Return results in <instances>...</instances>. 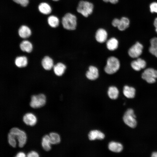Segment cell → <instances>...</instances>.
Returning <instances> with one entry per match:
<instances>
[{"label":"cell","instance_id":"4","mask_svg":"<svg viewBox=\"0 0 157 157\" xmlns=\"http://www.w3.org/2000/svg\"><path fill=\"white\" fill-rule=\"evenodd\" d=\"M136 116L134 111L131 108L128 109L125 112L123 117L125 123L131 128H135L137 124Z\"/></svg>","mask_w":157,"mask_h":157},{"label":"cell","instance_id":"27","mask_svg":"<svg viewBox=\"0 0 157 157\" xmlns=\"http://www.w3.org/2000/svg\"><path fill=\"white\" fill-rule=\"evenodd\" d=\"M47 22L49 25L53 28H56L58 26L59 21L58 18L54 15H51L47 19Z\"/></svg>","mask_w":157,"mask_h":157},{"label":"cell","instance_id":"16","mask_svg":"<svg viewBox=\"0 0 157 157\" xmlns=\"http://www.w3.org/2000/svg\"><path fill=\"white\" fill-rule=\"evenodd\" d=\"M66 69V66L61 63H58L53 67L54 73L58 76H62L64 73Z\"/></svg>","mask_w":157,"mask_h":157},{"label":"cell","instance_id":"20","mask_svg":"<svg viewBox=\"0 0 157 157\" xmlns=\"http://www.w3.org/2000/svg\"><path fill=\"white\" fill-rule=\"evenodd\" d=\"M39 11L44 15H48L51 11V8L50 6L45 2H42L38 6Z\"/></svg>","mask_w":157,"mask_h":157},{"label":"cell","instance_id":"23","mask_svg":"<svg viewBox=\"0 0 157 157\" xmlns=\"http://www.w3.org/2000/svg\"><path fill=\"white\" fill-rule=\"evenodd\" d=\"M50 139L49 136L47 135H44L42 139V145L43 149L46 151L51 149Z\"/></svg>","mask_w":157,"mask_h":157},{"label":"cell","instance_id":"40","mask_svg":"<svg viewBox=\"0 0 157 157\" xmlns=\"http://www.w3.org/2000/svg\"><path fill=\"white\" fill-rule=\"evenodd\" d=\"M155 30H156V32L157 33V27L156 28V29H155Z\"/></svg>","mask_w":157,"mask_h":157},{"label":"cell","instance_id":"17","mask_svg":"<svg viewBox=\"0 0 157 157\" xmlns=\"http://www.w3.org/2000/svg\"><path fill=\"white\" fill-rule=\"evenodd\" d=\"M108 148L111 151L115 152H120L123 149V146L121 143L115 142H111L108 145Z\"/></svg>","mask_w":157,"mask_h":157},{"label":"cell","instance_id":"10","mask_svg":"<svg viewBox=\"0 0 157 157\" xmlns=\"http://www.w3.org/2000/svg\"><path fill=\"white\" fill-rule=\"evenodd\" d=\"M99 75L98 69L93 66H90L89 67L88 70L86 74L87 78L91 80H94L97 79Z\"/></svg>","mask_w":157,"mask_h":157},{"label":"cell","instance_id":"12","mask_svg":"<svg viewBox=\"0 0 157 157\" xmlns=\"http://www.w3.org/2000/svg\"><path fill=\"white\" fill-rule=\"evenodd\" d=\"M23 121L26 125L33 126L36 123L37 119L33 114L31 113H27L23 116Z\"/></svg>","mask_w":157,"mask_h":157},{"label":"cell","instance_id":"3","mask_svg":"<svg viewBox=\"0 0 157 157\" xmlns=\"http://www.w3.org/2000/svg\"><path fill=\"white\" fill-rule=\"evenodd\" d=\"M119 67L120 63L118 59L115 57L111 56L107 59L104 71L107 74H111L117 72Z\"/></svg>","mask_w":157,"mask_h":157},{"label":"cell","instance_id":"36","mask_svg":"<svg viewBox=\"0 0 157 157\" xmlns=\"http://www.w3.org/2000/svg\"><path fill=\"white\" fill-rule=\"evenodd\" d=\"M154 24L155 28L157 27V17L155 19Z\"/></svg>","mask_w":157,"mask_h":157},{"label":"cell","instance_id":"14","mask_svg":"<svg viewBox=\"0 0 157 157\" xmlns=\"http://www.w3.org/2000/svg\"><path fill=\"white\" fill-rule=\"evenodd\" d=\"M42 65L44 69L46 70H49L53 67V62L51 58L49 56H46L44 57L42 59Z\"/></svg>","mask_w":157,"mask_h":157},{"label":"cell","instance_id":"9","mask_svg":"<svg viewBox=\"0 0 157 157\" xmlns=\"http://www.w3.org/2000/svg\"><path fill=\"white\" fill-rule=\"evenodd\" d=\"M108 33L106 31L102 28L98 29L95 34V39L99 42L102 43L106 41L107 38Z\"/></svg>","mask_w":157,"mask_h":157},{"label":"cell","instance_id":"38","mask_svg":"<svg viewBox=\"0 0 157 157\" xmlns=\"http://www.w3.org/2000/svg\"><path fill=\"white\" fill-rule=\"evenodd\" d=\"M13 1L16 3L19 4L22 0H13Z\"/></svg>","mask_w":157,"mask_h":157},{"label":"cell","instance_id":"32","mask_svg":"<svg viewBox=\"0 0 157 157\" xmlns=\"http://www.w3.org/2000/svg\"><path fill=\"white\" fill-rule=\"evenodd\" d=\"M120 21V19L117 18L114 19L112 22V25L115 27H117L119 24Z\"/></svg>","mask_w":157,"mask_h":157},{"label":"cell","instance_id":"35","mask_svg":"<svg viewBox=\"0 0 157 157\" xmlns=\"http://www.w3.org/2000/svg\"><path fill=\"white\" fill-rule=\"evenodd\" d=\"M118 1V0H109V2L112 4L116 3Z\"/></svg>","mask_w":157,"mask_h":157},{"label":"cell","instance_id":"8","mask_svg":"<svg viewBox=\"0 0 157 157\" xmlns=\"http://www.w3.org/2000/svg\"><path fill=\"white\" fill-rule=\"evenodd\" d=\"M143 49L142 44L137 42L129 49L128 54L132 58H138L141 54Z\"/></svg>","mask_w":157,"mask_h":157},{"label":"cell","instance_id":"22","mask_svg":"<svg viewBox=\"0 0 157 157\" xmlns=\"http://www.w3.org/2000/svg\"><path fill=\"white\" fill-rule=\"evenodd\" d=\"M118 41L114 38H110L106 42L107 47L110 51H114L118 47Z\"/></svg>","mask_w":157,"mask_h":157},{"label":"cell","instance_id":"31","mask_svg":"<svg viewBox=\"0 0 157 157\" xmlns=\"http://www.w3.org/2000/svg\"><path fill=\"white\" fill-rule=\"evenodd\" d=\"M28 157H38L39 156L37 152L34 151H32L29 152L27 154Z\"/></svg>","mask_w":157,"mask_h":157},{"label":"cell","instance_id":"41","mask_svg":"<svg viewBox=\"0 0 157 157\" xmlns=\"http://www.w3.org/2000/svg\"><path fill=\"white\" fill-rule=\"evenodd\" d=\"M53 1H57L59 0H52Z\"/></svg>","mask_w":157,"mask_h":157},{"label":"cell","instance_id":"39","mask_svg":"<svg viewBox=\"0 0 157 157\" xmlns=\"http://www.w3.org/2000/svg\"><path fill=\"white\" fill-rule=\"evenodd\" d=\"M104 2L107 3L109 2V0H103Z\"/></svg>","mask_w":157,"mask_h":157},{"label":"cell","instance_id":"30","mask_svg":"<svg viewBox=\"0 0 157 157\" xmlns=\"http://www.w3.org/2000/svg\"><path fill=\"white\" fill-rule=\"evenodd\" d=\"M150 10L151 13H157V3L153 2L150 5Z\"/></svg>","mask_w":157,"mask_h":157},{"label":"cell","instance_id":"15","mask_svg":"<svg viewBox=\"0 0 157 157\" xmlns=\"http://www.w3.org/2000/svg\"><path fill=\"white\" fill-rule=\"evenodd\" d=\"M105 137L104 134L100 131L94 130L90 131L88 134V137L91 140L96 139L102 140Z\"/></svg>","mask_w":157,"mask_h":157},{"label":"cell","instance_id":"28","mask_svg":"<svg viewBox=\"0 0 157 157\" xmlns=\"http://www.w3.org/2000/svg\"><path fill=\"white\" fill-rule=\"evenodd\" d=\"M49 136L51 144H57L60 142V137L58 133L51 132L49 133Z\"/></svg>","mask_w":157,"mask_h":157},{"label":"cell","instance_id":"7","mask_svg":"<svg viewBox=\"0 0 157 157\" xmlns=\"http://www.w3.org/2000/svg\"><path fill=\"white\" fill-rule=\"evenodd\" d=\"M142 77L147 83H153L157 78V71L152 68H147L143 72Z\"/></svg>","mask_w":157,"mask_h":157},{"label":"cell","instance_id":"2","mask_svg":"<svg viewBox=\"0 0 157 157\" xmlns=\"http://www.w3.org/2000/svg\"><path fill=\"white\" fill-rule=\"evenodd\" d=\"M94 6L93 4L87 1H81L78 3L77 8L78 12L85 17H87L93 12Z\"/></svg>","mask_w":157,"mask_h":157},{"label":"cell","instance_id":"25","mask_svg":"<svg viewBox=\"0 0 157 157\" xmlns=\"http://www.w3.org/2000/svg\"><path fill=\"white\" fill-rule=\"evenodd\" d=\"M119 92L118 89L115 87L111 86L109 87L108 94L109 97L112 99H115L118 97Z\"/></svg>","mask_w":157,"mask_h":157},{"label":"cell","instance_id":"33","mask_svg":"<svg viewBox=\"0 0 157 157\" xmlns=\"http://www.w3.org/2000/svg\"><path fill=\"white\" fill-rule=\"evenodd\" d=\"M29 3L28 0H22L19 4L22 6L26 7Z\"/></svg>","mask_w":157,"mask_h":157},{"label":"cell","instance_id":"21","mask_svg":"<svg viewBox=\"0 0 157 157\" xmlns=\"http://www.w3.org/2000/svg\"><path fill=\"white\" fill-rule=\"evenodd\" d=\"M135 89L132 87L126 85L124 87L123 93L124 95L127 98H133L135 96Z\"/></svg>","mask_w":157,"mask_h":157},{"label":"cell","instance_id":"24","mask_svg":"<svg viewBox=\"0 0 157 157\" xmlns=\"http://www.w3.org/2000/svg\"><path fill=\"white\" fill-rule=\"evenodd\" d=\"M151 46L149 51L152 54L157 57V38H154L150 41Z\"/></svg>","mask_w":157,"mask_h":157},{"label":"cell","instance_id":"26","mask_svg":"<svg viewBox=\"0 0 157 157\" xmlns=\"http://www.w3.org/2000/svg\"><path fill=\"white\" fill-rule=\"evenodd\" d=\"M129 20L128 18L122 17L120 19L119 24L117 27L120 31H123L129 26Z\"/></svg>","mask_w":157,"mask_h":157},{"label":"cell","instance_id":"5","mask_svg":"<svg viewBox=\"0 0 157 157\" xmlns=\"http://www.w3.org/2000/svg\"><path fill=\"white\" fill-rule=\"evenodd\" d=\"M31 99L30 105L32 108H34L41 107L44 106L46 103V96L43 94L33 95Z\"/></svg>","mask_w":157,"mask_h":157},{"label":"cell","instance_id":"29","mask_svg":"<svg viewBox=\"0 0 157 157\" xmlns=\"http://www.w3.org/2000/svg\"><path fill=\"white\" fill-rule=\"evenodd\" d=\"M8 142L10 145L13 147H15L16 146V142L15 135L9 133L8 135Z\"/></svg>","mask_w":157,"mask_h":157},{"label":"cell","instance_id":"13","mask_svg":"<svg viewBox=\"0 0 157 157\" xmlns=\"http://www.w3.org/2000/svg\"><path fill=\"white\" fill-rule=\"evenodd\" d=\"M19 36L22 38H26L29 37L31 34L30 29L27 26L22 25L19 28L18 31Z\"/></svg>","mask_w":157,"mask_h":157},{"label":"cell","instance_id":"1","mask_svg":"<svg viewBox=\"0 0 157 157\" xmlns=\"http://www.w3.org/2000/svg\"><path fill=\"white\" fill-rule=\"evenodd\" d=\"M62 23L64 28L69 30L75 29L77 25V19L74 15L66 13L62 18Z\"/></svg>","mask_w":157,"mask_h":157},{"label":"cell","instance_id":"34","mask_svg":"<svg viewBox=\"0 0 157 157\" xmlns=\"http://www.w3.org/2000/svg\"><path fill=\"white\" fill-rule=\"evenodd\" d=\"M26 155L24 153L22 152H18L15 156L16 157H24Z\"/></svg>","mask_w":157,"mask_h":157},{"label":"cell","instance_id":"6","mask_svg":"<svg viewBox=\"0 0 157 157\" xmlns=\"http://www.w3.org/2000/svg\"><path fill=\"white\" fill-rule=\"evenodd\" d=\"M9 133L15 135L19 142L18 145L20 147H22L25 144L26 139V136L25 132L16 127L11 129Z\"/></svg>","mask_w":157,"mask_h":157},{"label":"cell","instance_id":"11","mask_svg":"<svg viewBox=\"0 0 157 157\" xmlns=\"http://www.w3.org/2000/svg\"><path fill=\"white\" fill-rule=\"evenodd\" d=\"M131 65L132 68L134 70L139 71L146 67V63L144 60L139 58L136 60L132 61Z\"/></svg>","mask_w":157,"mask_h":157},{"label":"cell","instance_id":"19","mask_svg":"<svg viewBox=\"0 0 157 157\" xmlns=\"http://www.w3.org/2000/svg\"><path fill=\"white\" fill-rule=\"evenodd\" d=\"M15 64L18 67L22 68L26 67L28 64V60L24 56L17 57L15 61Z\"/></svg>","mask_w":157,"mask_h":157},{"label":"cell","instance_id":"18","mask_svg":"<svg viewBox=\"0 0 157 157\" xmlns=\"http://www.w3.org/2000/svg\"><path fill=\"white\" fill-rule=\"evenodd\" d=\"M21 49L23 51L30 53L32 50L33 47L32 43L27 40L22 41L19 45Z\"/></svg>","mask_w":157,"mask_h":157},{"label":"cell","instance_id":"37","mask_svg":"<svg viewBox=\"0 0 157 157\" xmlns=\"http://www.w3.org/2000/svg\"><path fill=\"white\" fill-rule=\"evenodd\" d=\"M151 157H157V152H154L152 154Z\"/></svg>","mask_w":157,"mask_h":157}]
</instances>
